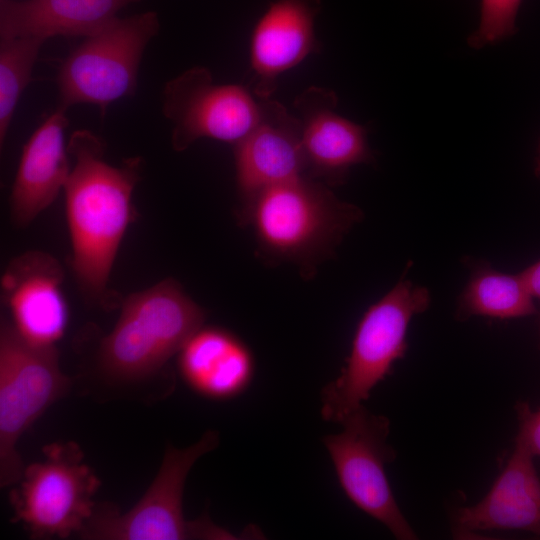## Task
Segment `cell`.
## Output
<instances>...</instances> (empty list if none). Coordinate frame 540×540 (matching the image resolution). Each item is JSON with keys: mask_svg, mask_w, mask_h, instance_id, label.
Segmentation results:
<instances>
[{"mask_svg": "<svg viewBox=\"0 0 540 540\" xmlns=\"http://www.w3.org/2000/svg\"><path fill=\"white\" fill-rule=\"evenodd\" d=\"M362 215L357 206L308 176L263 190L238 212L239 221L252 227L265 258L295 263L306 276L334 253Z\"/></svg>", "mask_w": 540, "mask_h": 540, "instance_id": "3", "label": "cell"}, {"mask_svg": "<svg viewBox=\"0 0 540 540\" xmlns=\"http://www.w3.org/2000/svg\"><path fill=\"white\" fill-rule=\"evenodd\" d=\"M453 521L456 536L492 530H522L540 536V479L533 456L516 444L485 497L457 509Z\"/></svg>", "mask_w": 540, "mask_h": 540, "instance_id": "16", "label": "cell"}, {"mask_svg": "<svg viewBox=\"0 0 540 540\" xmlns=\"http://www.w3.org/2000/svg\"><path fill=\"white\" fill-rule=\"evenodd\" d=\"M158 30L157 13L147 11L117 17L85 37L59 69V107L67 110L88 103L104 111L109 104L132 95L144 51Z\"/></svg>", "mask_w": 540, "mask_h": 540, "instance_id": "8", "label": "cell"}, {"mask_svg": "<svg viewBox=\"0 0 540 540\" xmlns=\"http://www.w3.org/2000/svg\"><path fill=\"white\" fill-rule=\"evenodd\" d=\"M72 386L55 345L25 339L4 319L0 327V486L21 479L24 464L17 451L23 433Z\"/></svg>", "mask_w": 540, "mask_h": 540, "instance_id": "6", "label": "cell"}, {"mask_svg": "<svg viewBox=\"0 0 540 540\" xmlns=\"http://www.w3.org/2000/svg\"><path fill=\"white\" fill-rule=\"evenodd\" d=\"M205 317L172 278L129 295L114 328L100 341L95 368L100 383L119 392L153 383Z\"/></svg>", "mask_w": 540, "mask_h": 540, "instance_id": "2", "label": "cell"}, {"mask_svg": "<svg viewBox=\"0 0 540 540\" xmlns=\"http://www.w3.org/2000/svg\"><path fill=\"white\" fill-rule=\"evenodd\" d=\"M520 275L533 298L540 299V260L530 265Z\"/></svg>", "mask_w": 540, "mask_h": 540, "instance_id": "23", "label": "cell"}, {"mask_svg": "<svg viewBox=\"0 0 540 540\" xmlns=\"http://www.w3.org/2000/svg\"><path fill=\"white\" fill-rule=\"evenodd\" d=\"M46 40L33 36L0 38V142L5 141L17 104Z\"/></svg>", "mask_w": 540, "mask_h": 540, "instance_id": "20", "label": "cell"}, {"mask_svg": "<svg viewBox=\"0 0 540 540\" xmlns=\"http://www.w3.org/2000/svg\"><path fill=\"white\" fill-rule=\"evenodd\" d=\"M427 288L401 279L361 317L340 375L321 393V416L339 423L363 404L407 350L412 318L430 305Z\"/></svg>", "mask_w": 540, "mask_h": 540, "instance_id": "5", "label": "cell"}, {"mask_svg": "<svg viewBox=\"0 0 540 540\" xmlns=\"http://www.w3.org/2000/svg\"><path fill=\"white\" fill-rule=\"evenodd\" d=\"M522 0H481L478 28L468 37L474 49L495 44L517 32L516 18Z\"/></svg>", "mask_w": 540, "mask_h": 540, "instance_id": "21", "label": "cell"}, {"mask_svg": "<svg viewBox=\"0 0 540 540\" xmlns=\"http://www.w3.org/2000/svg\"><path fill=\"white\" fill-rule=\"evenodd\" d=\"M320 0H275L252 33L253 94L268 99L278 77L318 50L314 23Z\"/></svg>", "mask_w": 540, "mask_h": 540, "instance_id": "14", "label": "cell"}, {"mask_svg": "<svg viewBox=\"0 0 540 540\" xmlns=\"http://www.w3.org/2000/svg\"><path fill=\"white\" fill-rule=\"evenodd\" d=\"M218 444L219 433L209 430L189 447L168 445L155 479L130 510L121 513L114 504H96L77 535L90 540L238 539L216 525L207 513L195 520H187L183 514V491L189 471Z\"/></svg>", "mask_w": 540, "mask_h": 540, "instance_id": "4", "label": "cell"}, {"mask_svg": "<svg viewBox=\"0 0 540 540\" xmlns=\"http://www.w3.org/2000/svg\"><path fill=\"white\" fill-rule=\"evenodd\" d=\"M516 411L519 419L516 444L533 457L540 456V410L533 412L527 403H519Z\"/></svg>", "mask_w": 540, "mask_h": 540, "instance_id": "22", "label": "cell"}, {"mask_svg": "<svg viewBox=\"0 0 540 540\" xmlns=\"http://www.w3.org/2000/svg\"><path fill=\"white\" fill-rule=\"evenodd\" d=\"M533 296L520 274H506L485 265L477 268L459 299L457 316L512 319L536 313Z\"/></svg>", "mask_w": 540, "mask_h": 540, "instance_id": "19", "label": "cell"}, {"mask_svg": "<svg viewBox=\"0 0 540 540\" xmlns=\"http://www.w3.org/2000/svg\"><path fill=\"white\" fill-rule=\"evenodd\" d=\"M339 423L343 426L342 432L327 435L323 443L346 496L363 512L381 522L395 538L417 539L386 476V465L396 457L387 442L389 419L370 412L362 404Z\"/></svg>", "mask_w": 540, "mask_h": 540, "instance_id": "9", "label": "cell"}, {"mask_svg": "<svg viewBox=\"0 0 540 540\" xmlns=\"http://www.w3.org/2000/svg\"><path fill=\"white\" fill-rule=\"evenodd\" d=\"M42 451L44 458L26 466L10 491L12 520L33 539L68 538L92 516L101 482L77 443L55 442Z\"/></svg>", "mask_w": 540, "mask_h": 540, "instance_id": "7", "label": "cell"}, {"mask_svg": "<svg viewBox=\"0 0 540 540\" xmlns=\"http://www.w3.org/2000/svg\"><path fill=\"white\" fill-rule=\"evenodd\" d=\"M67 110L58 106L23 147L10 195V216L26 227L64 190L70 175L64 131Z\"/></svg>", "mask_w": 540, "mask_h": 540, "instance_id": "15", "label": "cell"}, {"mask_svg": "<svg viewBox=\"0 0 540 540\" xmlns=\"http://www.w3.org/2000/svg\"><path fill=\"white\" fill-rule=\"evenodd\" d=\"M184 382L211 400L233 399L247 390L255 370L252 351L237 335L215 326H201L178 353Z\"/></svg>", "mask_w": 540, "mask_h": 540, "instance_id": "17", "label": "cell"}, {"mask_svg": "<svg viewBox=\"0 0 540 540\" xmlns=\"http://www.w3.org/2000/svg\"><path fill=\"white\" fill-rule=\"evenodd\" d=\"M62 281L60 264L43 252L25 253L5 271L2 290L11 323L28 341L50 346L63 335L69 311Z\"/></svg>", "mask_w": 540, "mask_h": 540, "instance_id": "13", "label": "cell"}, {"mask_svg": "<svg viewBox=\"0 0 540 540\" xmlns=\"http://www.w3.org/2000/svg\"><path fill=\"white\" fill-rule=\"evenodd\" d=\"M139 0H0V38L87 37Z\"/></svg>", "mask_w": 540, "mask_h": 540, "instance_id": "18", "label": "cell"}, {"mask_svg": "<svg viewBox=\"0 0 540 540\" xmlns=\"http://www.w3.org/2000/svg\"><path fill=\"white\" fill-rule=\"evenodd\" d=\"M67 147L74 159L64 187L71 265L85 297L99 302L134 215L132 196L143 163L133 157L109 164L102 140L88 130L75 131Z\"/></svg>", "mask_w": 540, "mask_h": 540, "instance_id": "1", "label": "cell"}, {"mask_svg": "<svg viewBox=\"0 0 540 540\" xmlns=\"http://www.w3.org/2000/svg\"><path fill=\"white\" fill-rule=\"evenodd\" d=\"M260 100L258 123L234 148L239 211L263 190L307 176L298 117L277 101Z\"/></svg>", "mask_w": 540, "mask_h": 540, "instance_id": "11", "label": "cell"}, {"mask_svg": "<svg viewBox=\"0 0 540 540\" xmlns=\"http://www.w3.org/2000/svg\"><path fill=\"white\" fill-rule=\"evenodd\" d=\"M537 172L540 173V143H539V149H538Z\"/></svg>", "mask_w": 540, "mask_h": 540, "instance_id": "24", "label": "cell"}, {"mask_svg": "<svg viewBox=\"0 0 540 540\" xmlns=\"http://www.w3.org/2000/svg\"><path fill=\"white\" fill-rule=\"evenodd\" d=\"M337 100L333 91L310 87L294 103L301 125L306 175L331 185L343 182L352 166L374 161L367 129L336 113Z\"/></svg>", "mask_w": 540, "mask_h": 540, "instance_id": "12", "label": "cell"}, {"mask_svg": "<svg viewBox=\"0 0 540 540\" xmlns=\"http://www.w3.org/2000/svg\"><path fill=\"white\" fill-rule=\"evenodd\" d=\"M253 95L240 85L214 83L205 67L171 79L163 89L162 111L172 123L173 149L184 151L201 138L237 144L261 116V100Z\"/></svg>", "mask_w": 540, "mask_h": 540, "instance_id": "10", "label": "cell"}]
</instances>
